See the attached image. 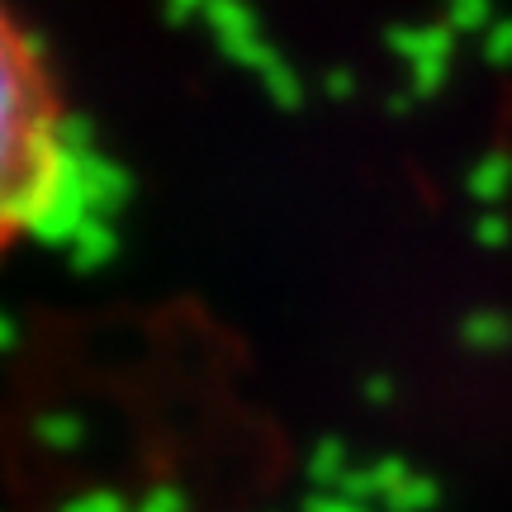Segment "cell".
Masks as SVG:
<instances>
[{
    "instance_id": "6da1fadb",
    "label": "cell",
    "mask_w": 512,
    "mask_h": 512,
    "mask_svg": "<svg viewBox=\"0 0 512 512\" xmlns=\"http://www.w3.org/2000/svg\"><path fill=\"white\" fill-rule=\"evenodd\" d=\"M81 190H86V204H91L95 219H110L114 209H124L133 181H128L124 166H114L110 157L86 152V157H81Z\"/></svg>"
},
{
    "instance_id": "7a4b0ae2",
    "label": "cell",
    "mask_w": 512,
    "mask_h": 512,
    "mask_svg": "<svg viewBox=\"0 0 512 512\" xmlns=\"http://www.w3.org/2000/svg\"><path fill=\"white\" fill-rule=\"evenodd\" d=\"M456 38L460 34L441 19V24H418V29H389V48H394L408 67H418V62H451Z\"/></svg>"
},
{
    "instance_id": "3957f363",
    "label": "cell",
    "mask_w": 512,
    "mask_h": 512,
    "mask_svg": "<svg viewBox=\"0 0 512 512\" xmlns=\"http://www.w3.org/2000/svg\"><path fill=\"white\" fill-rule=\"evenodd\" d=\"M347 475H351V451H347V441L323 437L318 446H313V456H309V484L318 489V494H342Z\"/></svg>"
},
{
    "instance_id": "277c9868",
    "label": "cell",
    "mask_w": 512,
    "mask_h": 512,
    "mask_svg": "<svg viewBox=\"0 0 512 512\" xmlns=\"http://www.w3.org/2000/svg\"><path fill=\"white\" fill-rule=\"evenodd\" d=\"M72 252V266L76 271H95V266H105V261H114V252H119V233H114L110 219H86L81 223V233H76V242L67 247Z\"/></svg>"
},
{
    "instance_id": "5b68a950",
    "label": "cell",
    "mask_w": 512,
    "mask_h": 512,
    "mask_svg": "<svg viewBox=\"0 0 512 512\" xmlns=\"http://www.w3.org/2000/svg\"><path fill=\"white\" fill-rule=\"evenodd\" d=\"M508 190H512V157L508 152L479 157L475 171H470V195H475L484 209H498V204L508 200Z\"/></svg>"
},
{
    "instance_id": "8992f818",
    "label": "cell",
    "mask_w": 512,
    "mask_h": 512,
    "mask_svg": "<svg viewBox=\"0 0 512 512\" xmlns=\"http://www.w3.org/2000/svg\"><path fill=\"white\" fill-rule=\"evenodd\" d=\"M204 24L214 29L219 43H242V38H261V24H256L252 5L247 0H219L204 10Z\"/></svg>"
},
{
    "instance_id": "52a82bcc",
    "label": "cell",
    "mask_w": 512,
    "mask_h": 512,
    "mask_svg": "<svg viewBox=\"0 0 512 512\" xmlns=\"http://www.w3.org/2000/svg\"><path fill=\"white\" fill-rule=\"evenodd\" d=\"M460 337H465L470 351H503V347H512V318L508 313H494V309H479L465 318Z\"/></svg>"
},
{
    "instance_id": "ba28073f",
    "label": "cell",
    "mask_w": 512,
    "mask_h": 512,
    "mask_svg": "<svg viewBox=\"0 0 512 512\" xmlns=\"http://www.w3.org/2000/svg\"><path fill=\"white\" fill-rule=\"evenodd\" d=\"M34 437L48 446V451H57V456H72L76 446L86 441V422L76 418V413H48V418H38Z\"/></svg>"
},
{
    "instance_id": "9c48e42d",
    "label": "cell",
    "mask_w": 512,
    "mask_h": 512,
    "mask_svg": "<svg viewBox=\"0 0 512 512\" xmlns=\"http://www.w3.org/2000/svg\"><path fill=\"white\" fill-rule=\"evenodd\" d=\"M441 503V489H437V479H427L413 470V479L408 484H399L394 494L384 498V512H432Z\"/></svg>"
},
{
    "instance_id": "30bf717a",
    "label": "cell",
    "mask_w": 512,
    "mask_h": 512,
    "mask_svg": "<svg viewBox=\"0 0 512 512\" xmlns=\"http://www.w3.org/2000/svg\"><path fill=\"white\" fill-rule=\"evenodd\" d=\"M261 86H266V95H271L280 110H299V105H304V81L294 76V67L285 57H275L271 67L261 72Z\"/></svg>"
},
{
    "instance_id": "8fae6325",
    "label": "cell",
    "mask_w": 512,
    "mask_h": 512,
    "mask_svg": "<svg viewBox=\"0 0 512 512\" xmlns=\"http://www.w3.org/2000/svg\"><path fill=\"white\" fill-rule=\"evenodd\" d=\"M446 24L456 29V34H489L494 29V0H456V5H446Z\"/></svg>"
},
{
    "instance_id": "7c38bea8",
    "label": "cell",
    "mask_w": 512,
    "mask_h": 512,
    "mask_svg": "<svg viewBox=\"0 0 512 512\" xmlns=\"http://www.w3.org/2000/svg\"><path fill=\"white\" fill-rule=\"evenodd\" d=\"M408 72H413L408 91L418 95V100H427V95H437L441 86H446V72H451V62H418V67H408Z\"/></svg>"
},
{
    "instance_id": "4fadbf2b",
    "label": "cell",
    "mask_w": 512,
    "mask_h": 512,
    "mask_svg": "<svg viewBox=\"0 0 512 512\" xmlns=\"http://www.w3.org/2000/svg\"><path fill=\"white\" fill-rule=\"evenodd\" d=\"M484 62H494V67L512 62V19H494V29L484 34Z\"/></svg>"
},
{
    "instance_id": "5bb4252c",
    "label": "cell",
    "mask_w": 512,
    "mask_h": 512,
    "mask_svg": "<svg viewBox=\"0 0 512 512\" xmlns=\"http://www.w3.org/2000/svg\"><path fill=\"white\" fill-rule=\"evenodd\" d=\"M475 238L484 242V247H508V238H512V223L498 214V209H484L479 214V223H475Z\"/></svg>"
},
{
    "instance_id": "9a60e30c",
    "label": "cell",
    "mask_w": 512,
    "mask_h": 512,
    "mask_svg": "<svg viewBox=\"0 0 512 512\" xmlns=\"http://www.w3.org/2000/svg\"><path fill=\"white\" fill-rule=\"evenodd\" d=\"M62 512H133V508H124V498L110 494V489H95V494L72 498V503H67Z\"/></svg>"
},
{
    "instance_id": "2e32d148",
    "label": "cell",
    "mask_w": 512,
    "mask_h": 512,
    "mask_svg": "<svg viewBox=\"0 0 512 512\" xmlns=\"http://www.w3.org/2000/svg\"><path fill=\"white\" fill-rule=\"evenodd\" d=\"M133 512H185V498L176 489H152V494H143V503Z\"/></svg>"
},
{
    "instance_id": "e0dca14e",
    "label": "cell",
    "mask_w": 512,
    "mask_h": 512,
    "mask_svg": "<svg viewBox=\"0 0 512 512\" xmlns=\"http://www.w3.org/2000/svg\"><path fill=\"white\" fill-rule=\"evenodd\" d=\"M304 512H370V508L351 503L347 494H313L309 503H304Z\"/></svg>"
},
{
    "instance_id": "ac0fdd59",
    "label": "cell",
    "mask_w": 512,
    "mask_h": 512,
    "mask_svg": "<svg viewBox=\"0 0 512 512\" xmlns=\"http://www.w3.org/2000/svg\"><path fill=\"white\" fill-rule=\"evenodd\" d=\"M209 5H219V0H162L166 19H176V24H185L190 15H204Z\"/></svg>"
},
{
    "instance_id": "d6986e66",
    "label": "cell",
    "mask_w": 512,
    "mask_h": 512,
    "mask_svg": "<svg viewBox=\"0 0 512 512\" xmlns=\"http://www.w3.org/2000/svg\"><path fill=\"white\" fill-rule=\"evenodd\" d=\"M323 91H328L332 100H347V95L356 91V76H351L347 67H332V72H328V81H323Z\"/></svg>"
},
{
    "instance_id": "ffe728a7",
    "label": "cell",
    "mask_w": 512,
    "mask_h": 512,
    "mask_svg": "<svg viewBox=\"0 0 512 512\" xmlns=\"http://www.w3.org/2000/svg\"><path fill=\"white\" fill-rule=\"evenodd\" d=\"M366 399L370 403L394 399V384H389V375H370V380H366Z\"/></svg>"
},
{
    "instance_id": "44dd1931",
    "label": "cell",
    "mask_w": 512,
    "mask_h": 512,
    "mask_svg": "<svg viewBox=\"0 0 512 512\" xmlns=\"http://www.w3.org/2000/svg\"><path fill=\"white\" fill-rule=\"evenodd\" d=\"M446 5H456V0H446Z\"/></svg>"
}]
</instances>
